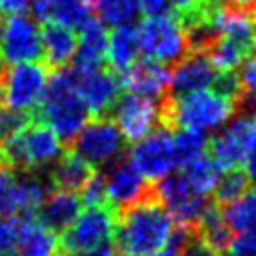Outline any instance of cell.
<instances>
[{
    "mask_svg": "<svg viewBox=\"0 0 256 256\" xmlns=\"http://www.w3.org/2000/svg\"><path fill=\"white\" fill-rule=\"evenodd\" d=\"M174 220L154 190L138 202L116 210L114 248L122 256H158L168 242Z\"/></svg>",
    "mask_w": 256,
    "mask_h": 256,
    "instance_id": "obj_1",
    "label": "cell"
},
{
    "mask_svg": "<svg viewBox=\"0 0 256 256\" xmlns=\"http://www.w3.org/2000/svg\"><path fill=\"white\" fill-rule=\"evenodd\" d=\"M32 118L46 124L62 144H72L90 120V112L78 94V72L74 68H58L48 76L44 96Z\"/></svg>",
    "mask_w": 256,
    "mask_h": 256,
    "instance_id": "obj_2",
    "label": "cell"
},
{
    "mask_svg": "<svg viewBox=\"0 0 256 256\" xmlns=\"http://www.w3.org/2000/svg\"><path fill=\"white\" fill-rule=\"evenodd\" d=\"M234 114H238L236 102L212 88L194 90L180 96L166 92L158 98V122L160 128L168 132L178 128L204 132L224 124Z\"/></svg>",
    "mask_w": 256,
    "mask_h": 256,
    "instance_id": "obj_3",
    "label": "cell"
},
{
    "mask_svg": "<svg viewBox=\"0 0 256 256\" xmlns=\"http://www.w3.org/2000/svg\"><path fill=\"white\" fill-rule=\"evenodd\" d=\"M62 154V142L42 122L32 120L0 144L2 164L14 170H44Z\"/></svg>",
    "mask_w": 256,
    "mask_h": 256,
    "instance_id": "obj_4",
    "label": "cell"
},
{
    "mask_svg": "<svg viewBox=\"0 0 256 256\" xmlns=\"http://www.w3.org/2000/svg\"><path fill=\"white\" fill-rule=\"evenodd\" d=\"M80 158H84L92 168L110 166L118 158H122L128 150V142L120 134L118 126L112 118H90L76 138L70 144Z\"/></svg>",
    "mask_w": 256,
    "mask_h": 256,
    "instance_id": "obj_5",
    "label": "cell"
},
{
    "mask_svg": "<svg viewBox=\"0 0 256 256\" xmlns=\"http://www.w3.org/2000/svg\"><path fill=\"white\" fill-rule=\"evenodd\" d=\"M48 76L42 62L12 64L0 80V104L26 114L34 112L44 96Z\"/></svg>",
    "mask_w": 256,
    "mask_h": 256,
    "instance_id": "obj_6",
    "label": "cell"
},
{
    "mask_svg": "<svg viewBox=\"0 0 256 256\" xmlns=\"http://www.w3.org/2000/svg\"><path fill=\"white\" fill-rule=\"evenodd\" d=\"M116 230V210L110 204L90 206L76 220L60 232L58 248L60 250H92L104 244H112Z\"/></svg>",
    "mask_w": 256,
    "mask_h": 256,
    "instance_id": "obj_7",
    "label": "cell"
},
{
    "mask_svg": "<svg viewBox=\"0 0 256 256\" xmlns=\"http://www.w3.org/2000/svg\"><path fill=\"white\" fill-rule=\"evenodd\" d=\"M138 44L146 58H154L168 66H174L188 52L178 16L146 18L142 26H138Z\"/></svg>",
    "mask_w": 256,
    "mask_h": 256,
    "instance_id": "obj_8",
    "label": "cell"
},
{
    "mask_svg": "<svg viewBox=\"0 0 256 256\" xmlns=\"http://www.w3.org/2000/svg\"><path fill=\"white\" fill-rule=\"evenodd\" d=\"M112 122L118 126L126 142H138L152 130L160 128L158 98H148L134 92H122L110 110Z\"/></svg>",
    "mask_w": 256,
    "mask_h": 256,
    "instance_id": "obj_9",
    "label": "cell"
},
{
    "mask_svg": "<svg viewBox=\"0 0 256 256\" xmlns=\"http://www.w3.org/2000/svg\"><path fill=\"white\" fill-rule=\"evenodd\" d=\"M0 52L4 62H42V42L38 24L24 16L12 14L0 18Z\"/></svg>",
    "mask_w": 256,
    "mask_h": 256,
    "instance_id": "obj_10",
    "label": "cell"
},
{
    "mask_svg": "<svg viewBox=\"0 0 256 256\" xmlns=\"http://www.w3.org/2000/svg\"><path fill=\"white\" fill-rule=\"evenodd\" d=\"M154 186L166 212L170 214L174 224H180V226L194 228L202 210L210 202L206 194H200L194 188H190L188 182L182 178V174L164 176L162 180L154 182Z\"/></svg>",
    "mask_w": 256,
    "mask_h": 256,
    "instance_id": "obj_11",
    "label": "cell"
},
{
    "mask_svg": "<svg viewBox=\"0 0 256 256\" xmlns=\"http://www.w3.org/2000/svg\"><path fill=\"white\" fill-rule=\"evenodd\" d=\"M130 162L148 182H158L168 176L170 170L176 166L172 150V132L164 128L152 130L130 150Z\"/></svg>",
    "mask_w": 256,
    "mask_h": 256,
    "instance_id": "obj_12",
    "label": "cell"
},
{
    "mask_svg": "<svg viewBox=\"0 0 256 256\" xmlns=\"http://www.w3.org/2000/svg\"><path fill=\"white\" fill-rule=\"evenodd\" d=\"M254 126H256V116L250 114L238 116L232 124L226 126V130L218 132L206 142V154L216 162L220 170L244 168L246 144Z\"/></svg>",
    "mask_w": 256,
    "mask_h": 256,
    "instance_id": "obj_13",
    "label": "cell"
},
{
    "mask_svg": "<svg viewBox=\"0 0 256 256\" xmlns=\"http://www.w3.org/2000/svg\"><path fill=\"white\" fill-rule=\"evenodd\" d=\"M124 92L118 72L108 66L78 74V94L82 96L90 118L110 116L112 106Z\"/></svg>",
    "mask_w": 256,
    "mask_h": 256,
    "instance_id": "obj_14",
    "label": "cell"
},
{
    "mask_svg": "<svg viewBox=\"0 0 256 256\" xmlns=\"http://www.w3.org/2000/svg\"><path fill=\"white\" fill-rule=\"evenodd\" d=\"M104 184H106V200L114 210L126 208L154 190V182H148L132 166V162L126 160V156L110 164L108 174L104 176Z\"/></svg>",
    "mask_w": 256,
    "mask_h": 256,
    "instance_id": "obj_15",
    "label": "cell"
},
{
    "mask_svg": "<svg viewBox=\"0 0 256 256\" xmlns=\"http://www.w3.org/2000/svg\"><path fill=\"white\" fill-rule=\"evenodd\" d=\"M218 70L212 66L204 52H186L174 66H170L168 94L180 96L194 90L212 88Z\"/></svg>",
    "mask_w": 256,
    "mask_h": 256,
    "instance_id": "obj_16",
    "label": "cell"
},
{
    "mask_svg": "<svg viewBox=\"0 0 256 256\" xmlns=\"http://www.w3.org/2000/svg\"><path fill=\"white\" fill-rule=\"evenodd\" d=\"M122 88L148 98H160L168 90L170 66L154 58H136L124 72L118 74Z\"/></svg>",
    "mask_w": 256,
    "mask_h": 256,
    "instance_id": "obj_17",
    "label": "cell"
},
{
    "mask_svg": "<svg viewBox=\"0 0 256 256\" xmlns=\"http://www.w3.org/2000/svg\"><path fill=\"white\" fill-rule=\"evenodd\" d=\"M32 14L44 24H62L80 30L94 18V6L90 0H34Z\"/></svg>",
    "mask_w": 256,
    "mask_h": 256,
    "instance_id": "obj_18",
    "label": "cell"
},
{
    "mask_svg": "<svg viewBox=\"0 0 256 256\" xmlns=\"http://www.w3.org/2000/svg\"><path fill=\"white\" fill-rule=\"evenodd\" d=\"M106 46H108V32L104 24L94 16L80 28L76 52H74V70L78 74L90 72L96 68L106 66Z\"/></svg>",
    "mask_w": 256,
    "mask_h": 256,
    "instance_id": "obj_19",
    "label": "cell"
},
{
    "mask_svg": "<svg viewBox=\"0 0 256 256\" xmlns=\"http://www.w3.org/2000/svg\"><path fill=\"white\" fill-rule=\"evenodd\" d=\"M80 210H82V202H80L78 192L56 190L40 202L34 216L40 224L50 228L54 234H60L76 220Z\"/></svg>",
    "mask_w": 256,
    "mask_h": 256,
    "instance_id": "obj_20",
    "label": "cell"
},
{
    "mask_svg": "<svg viewBox=\"0 0 256 256\" xmlns=\"http://www.w3.org/2000/svg\"><path fill=\"white\" fill-rule=\"evenodd\" d=\"M40 42H42V64L48 70H58V68H66L72 62L78 36L68 26L44 24L40 28Z\"/></svg>",
    "mask_w": 256,
    "mask_h": 256,
    "instance_id": "obj_21",
    "label": "cell"
},
{
    "mask_svg": "<svg viewBox=\"0 0 256 256\" xmlns=\"http://www.w3.org/2000/svg\"><path fill=\"white\" fill-rule=\"evenodd\" d=\"M18 218V234L16 248L18 256H54L58 250V234L40 224L34 214L16 216Z\"/></svg>",
    "mask_w": 256,
    "mask_h": 256,
    "instance_id": "obj_22",
    "label": "cell"
},
{
    "mask_svg": "<svg viewBox=\"0 0 256 256\" xmlns=\"http://www.w3.org/2000/svg\"><path fill=\"white\" fill-rule=\"evenodd\" d=\"M46 172H48V178L52 182V188L68 190V192H80L82 186L96 172V168H92L74 150H62V154L50 164V170H46Z\"/></svg>",
    "mask_w": 256,
    "mask_h": 256,
    "instance_id": "obj_23",
    "label": "cell"
},
{
    "mask_svg": "<svg viewBox=\"0 0 256 256\" xmlns=\"http://www.w3.org/2000/svg\"><path fill=\"white\" fill-rule=\"evenodd\" d=\"M140 52L138 44V26L134 24H120L108 34L106 46V66L114 72H124Z\"/></svg>",
    "mask_w": 256,
    "mask_h": 256,
    "instance_id": "obj_24",
    "label": "cell"
},
{
    "mask_svg": "<svg viewBox=\"0 0 256 256\" xmlns=\"http://www.w3.org/2000/svg\"><path fill=\"white\" fill-rule=\"evenodd\" d=\"M192 230H194V234H196L204 244H208L218 256H222V252L228 248L230 240L234 238L230 226L226 224V220H224V216H222L220 206H216L212 200L206 204V208L202 210V214H200V218L196 220V224H194Z\"/></svg>",
    "mask_w": 256,
    "mask_h": 256,
    "instance_id": "obj_25",
    "label": "cell"
},
{
    "mask_svg": "<svg viewBox=\"0 0 256 256\" xmlns=\"http://www.w3.org/2000/svg\"><path fill=\"white\" fill-rule=\"evenodd\" d=\"M252 188V178L244 168H230L224 170L222 176H218L214 188H212V202L216 206H228L242 198Z\"/></svg>",
    "mask_w": 256,
    "mask_h": 256,
    "instance_id": "obj_26",
    "label": "cell"
},
{
    "mask_svg": "<svg viewBox=\"0 0 256 256\" xmlns=\"http://www.w3.org/2000/svg\"><path fill=\"white\" fill-rule=\"evenodd\" d=\"M220 210L232 232L256 234V188H250L242 198Z\"/></svg>",
    "mask_w": 256,
    "mask_h": 256,
    "instance_id": "obj_27",
    "label": "cell"
},
{
    "mask_svg": "<svg viewBox=\"0 0 256 256\" xmlns=\"http://www.w3.org/2000/svg\"><path fill=\"white\" fill-rule=\"evenodd\" d=\"M184 170L180 172L182 178L188 182L190 188H194L200 194H210L218 176H220V168L216 166V162L208 156V154H200L194 160H190L188 164L182 166Z\"/></svg>",
    "mask_w": 256,
    "mask_h": 256,
    "instance_id": "obj_28",
    "label": "cell"
},
{
    "mask_svg": "<svg viewBox=\"0 0 256 256\" xmlns=\"http://www.w3.org/2000/svg\"><path fill=\"white\" fill-rule=\"evenodd\" d=\"M208 138L204 132L198 130H188V128H178L172 132V150H174V164L184 166L196 156L204 154Z\"/></svg>",
    "mask_w": 256,
    "mask_h": 256,
    "instance_id": "obj_29",
    "label": "cell"
},
{
    "mask_svg": "<svg viewBox=\"0 0 256 256\" xmlns=\"http://www.w3.org/2000/svg\"><path fill=\"white\" fill-rule=\"evenodd\" d=\"M94 10L102 22L120 26L128 24L138 14V0H96Z\"/></svg>",
    "mask_w": 256,
    "mask_h": 256,
    "instance_id": "obj_30",
    "label": "cell"
},
{
    "mask_svg": "<svg viewBox=\"0 0 256 256\" xmlns=\"http://www.w3.org/2000/svg\"><path fill=\"white\" fill-rule=\"evenodd\" d=\"M240 78V98H238V112L256 116V54L250 56L242 70L238 72Z\"/></svg>",
    "mask_w": 256,
    "mask_h": 256,
    "instance_id": "obj_31",
    "label": "cell"
},
{
    "mask_svg": "<svg viewBox=\"0 0 256 256\" xmlns=\"http://www.w3.org/2000/svg\"><path fill=\"white\" fill-rule=\"evenodd\" d=\"M0 214L18 216L16 170L6 164H0Z\"/></svg>",
    "mask_w": 256,
    "mask_h": 256,
    "instance_id": "obj_32",
    "label": "cell"
},
{
    "mask_svg": "<svg viewBox=\"0 0 256 256\" xmlns=\"http://www.w3.org/2000/svg\"><path fill=\"white\" fill-rule=\"evenodd\" d=\"M32 120H34L32 114L18 112V110H12V108L0 104V144L4 140H8L10 136H14L16 132H20Z\"/></svg>",
    "mask_w": 256,
    "mask_h": 256,
    "instance_id": "obj_33",
    "label": "cell"
},
{
    "mask_svg": "<svg viewBox=\"0 0 256 256\" xmlns=\"http://www.w3.org/2000/svg\"><path fill=\"white\" fill-rule=\"evenodd\" d=\"M80 202L82 206H104L108 204L106 200V184H104V174L102 172H94L90 176V180L82 186L80 190Z\"/></svg>",
    "mask_w": 256,
    "mask_h": 256,
    "instance_id": "obj_34",
    "label": "cell"
},
{
    "mask_svg": "<svg viewBox=\"0 0 256 256\" xmlns=\"http://www.w3.org/2000/svg\"><path fill=\"white\" fill-rule=\"evenodd\" d=\"M174 6V12L180 22H186L190 18H196L204 14L216 0H170Z\"/></svg>",
    "mask_w": 256,
    "mask_h": 256,
    "instance_id": "obj_35",
    "label": "cell"
},
{
    "mask_svg": "<svg viewBox=\"0 0 256 256\" xmlns=\"http://www.w3.org/2000/svg\"><path fill=\"white\" fill-rule=\"evenodd\" d=\"M222 256H256V234L240 232V236L230 240Z\"/></svg>",
    "mask_w": 256,
    "mask_h": 256,
    "instance_id": "obj_36",
    "label": "cell"
},
{
    "mask_svg": "<svg viewBox=\"0 0 256 256\" xmlns=\"http://www.w3.org/2000/svg\"><path fill=\"white\" fill-rule=\"evenodd\" d=\"M18 234V218L0 214V252H8L16 244Z\"/></svg>",
    "mask_w": 256,
    "mask_h": 256,
    "instance_id": "obj_37",
    "label": "cell"
},
{
    "mask_svg": "<svg viewBox=\"0 0 256 256\" xmlns=\"http://www.w3.org/2000/svg\"><path fill=\"white\" fill-rule=\"evenodd\" d=\"M138 10L146 18H160V16H176L174 6L170 0H138Z\"/></svg>",
    "mask_w": 256,
    "mask_h": 256,
    "instance_id": "obj_38",
    "label": "cell"
},
{
    "mask_svg": "<svg viewBox=\"0 0 256 256\" xmlns=\"http://www.w3.org/2000/svg\"><path fill=\"white\" fill-rule=\"evenodd\" d=\"M178 256H218V254H216L208 244H204V242L194 234V230H192L190 236H188V240H186L184 246L180 248Z\"/></svg>",
    "mask_w": 256,
    "mask_h": 256,
    "instance_id": "obj_39",
    "label": "cell"
},
{
    "mask_svg": "<svg viewBox=\"0 0 256 256\" xmlns=\"http://www.w3.org/2000/svg\"><path fill=\"white\" fill-rule=\"evenodd\" d=\"M54 256H116V248L114 244H104V246H98V248H92V250H56Z\"/></svg>",
    "mask_w": 256,
    "mask_h": 256,
    "instance_id": "obj_40",
    "label": "cell"
},
{
    "mask_svg": "<svg viewBox=\"0 0 256 256\" xmlns=\"http://www.w3.org/2000/svg\"><path fill=\"white\" fill-rule=\"evenodd\" d=\"M244 170L248 172V176L254 180L256 178V126L248 138L246 144V156H244Z\"/></svg>",
    "mask_w": 256,
    "mask_h": 256,
    "instance_id": "obj_41",
    "label": "cell"
},
{
    "mask_svg": "<svg viewBox=\"0 0 256 256\" xmlns=\"http://www.w3.org/2000/svg\"><path fill=\"white\" fill-rule=\"evenodd\" d=\"M32 0H0V18L12 16V14H22Z\"/></svg>",
    "mask_w": 256,
    "mask_h": 256,
    "instance_id": "obj_42",
    "label": "cell"
},
{
    "mask_svg": "<svg viewBox=\"0 0 256 256\" xmlns=\"http://www.w3.org/2000/svg\"><path fill=\"white\" fill-rule=\"evenodd\" d=\"M226 2L238 6V8L246 10V12H256V0H226Z\"/></svg>",
    "mask_w": 256,
    "mask_h": 256,
    "instance_id": "obj_43",
    "label": "cell"
},
{
    "mask_svg": "<svg viewBox=\"0 0 256 256\" xmlns=\"http://www.w3.org/2000/svg\"><path fill=\"white\" fill-rule=\"evenodd\" d=\"M4 64H6V62H4V58H2V52H0V80H2V76H4V70H6V68H4Z\"/></svg>",
    "mask_w": 256,
    "mask_h": 256,
    "instance_id": "obj_44",
    "label": "cell"
},
{
    "mask_svg": "<svg viewBox=\"0 0 256 256\" xmlns=\"http://www.w3.org/2000/svg\"><path fill=\"white\" fill-rule=\"evenodd\" d=\"M0 256H18V252H12V250H8V252H0Z\"/></svg>",
    "mask_w": 256,
    "mask_h": 256,
    "instance_id": "obj_45",
    "label": "cell"
},
{
    "mask_svg": "<svg viewBox=\"0 0 256 256\" xmlns=\"http://www.w3.org/2000/svg\"><path fill=\"white\" fill-rule=\"evenodd\" d=\"M90 2H92V6H94V2H96V0H90Z\"/></svg>",
    "mask_w": 256,
    "mask_h": 256,
    "instance_id": "obj_46",
    "label": "cell"
}]
</instances>
